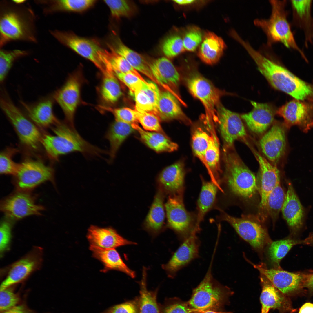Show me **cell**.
Instances as JSON below:
<instances>
[{
  "mask_svg": "<svg viewBox=\"0 0 313 313\" xmlns=\"http://www.w3.org/2000/svg\"><path fill=\"white\" fill-rule=\"evenodd\" d=\"M242 46L255 63L259 72L274 88L303 101L313 96V87L301 80L281 65L254 49L248 42Z\"/></svg>",
  "mask_w": 313,
  "mask_h": 313,
  "instance_id": "1",
  "label": "cell"
},
{
  "mask_svg": "<svg viewBox=\"0 0 313 313\" xmlns=\"http://www.w3.org/2000/svg\"><path fill=\"white\" fill-rule=\"evenodd\" d=\"M55 135H42L41 145L48 157L54 160L73 152H79L85 156H100L105 152L84 139L75 130L67 123L59 121L52 127Z\"/></svg>",
  "mask_w": 313,
  "mask_h": 313,
  "instance_id": "2",
  "label": "cell"
},
{
  "mask_svg": "<svg viewBox=\"0 0 313 313\" xmlns=\"http://www.w3.org/2000/svg\"><path fill=\"white\" fill-rule=\"evenodd\" d=\"M9 2L1 5L0 46L14 40L37 41L32 11L27 8Z\"/></svg>",
  "mask_w": 313,
  "mask_h": 313,
  "instance_id": "3",
  "label": "cell"
},
{
  "mask_svg": "<svg viewBox=\"0 0 313 313\" xmlns=\"http://www.w3.org/2000/svg\"><path fill=\"white\" fill-rule=\"evenodd\" d=\"M223 149L224 171L221 186L224 183L234 195L245 199L252 198L258 190L255 175L241 159L234 146Z\"/></svg>",
  "mask_w": 313,
  "mask_h": 313,
  "instance_id": "4",
  "label": "cell"
},
{
  "mask_svg": "<svg viewBox=\"0 0 313 313\" xmlns=\"http://www.w3.org/2000/svg\"><path fill=\"white\" fill-rule=\"evenodd\" d=\"M271 16L268 19H255L254 23L260 28L266 35L267 44L280 42L288 48L297 52L307 60L304 53L297 44L287 20L285 9L286 0H270Z\"/></svg>",
  "mask_w": 313,
  "mask_h": 313,
  "instance_id": "5",
  "label": "cell"
},
{
  "mask_svg": "<svg viewBox=\"0 0 313 313\" xmlns=\"http://www.w3.org/2000/svg\"><path fill=\"white\" fill-rule=\"evenodd\" d=\"M215 252H214L209 267L204 278L193 290L188 302L192 308L202 312L216 311L224 304L228 294L227 289L214 278L212 267Z\"/></svg>",
  "mask_w": 313,
  "mask_h": 313,
  "instance_id": "6",
  "label": "cell"
},
{
  "mask_svg": "<svg viewBox=\"0 0 313 313\" xmlns=\"http://www.w3.org/2000/svg\"><path fill=\"white\" fill-rule=\"evenodd\" d=\"M0 107L13 127L21 143L28 149L35 150L41 145L42 134L39 128L27 118L6 94L0 98Z\"/></svg>",
  "mask_w": 313,
  "mask_h": 313,
  "instance_id": "7",
  "label": "cell"
},
{
  "mask_svg": "<svg viewBox=\"0 0 313 313\" xmlns=\"http://www.w3.org/2000/svg\"><path fill=\"white\" fill-rule=\"evenodd\" d=\"M50 33L61 43L91 61L103 73L106 72L103 54L105 49L97 41L70 32L54 30Z\"/></svg>",
  "mask_w": 313,
  "mask_h": 313,
  "instance_id": "8",
  "label": "cell"
},
{
  "mask_svg": "<svg viewBox=\"0 0 313 313\" xmlns=\"http://www.w3.org/2000/svg\"><path fill=\"white\" fill-rule=\"evenodd\" d=\"M164 206L168 226L182 241L199 232L196 227V214L186 210L183 195H170Z\"/></svg>",
  "mask_w": 313,
  "mask_h": 313,
  "instance_id": "9",
  "label": "cell"
},
{
  "mask_svg": "<svg viewBox=\"0 0 313 313\" xmlns=\"http://www.w3.org/2000/svg\"><path fill=\"white\" fill-rule=\"evenodd\" d=\"M188 72L184 78L186 86L203 105L206 117L214 118L216 117V107L221 103V97L227 93L216 88L197 71L192 70Z\"/></svg>",
  "mask_w": 313,
  "mask_h": 313,
  "instance_id": "10",
  "label": "cell"
},
{
  "mask_svg": "<svg viewBox=\"0 0 313 313\" xmlns=\"http://www.w3.org/2000/svg\"><path fill=\"white\" fill-rule=\"evenodd\" d=\"M259 165L258 190L260 196L257 218L264 221L268 216L267 203L268 196L277 184L280 181V171L277 165H274L251 148Z\"/></svg>",
  "mask_w": 313,
  "mask_h": 313,
  "instance_id": "11",
  "label": "cell"
},
{
  "mask_svg": "<svg viewBox=\"0 0 313 313\" xmlns=\"http://www.w3.org/2000/svg\"><path fill=\"white\" fill-rule=\"evenodd\" d=\"M14 176V184L19 191H29L46 181L54 182L53 169L37 160H27L20 163Z\"/></svg>",
  "mask_w": 313,
  "mask_h": 313,
  "instance_id": "12",
  "label": "cell"
},
{
  "mask_svg": "<svg viewBox=\"0 0 313 313\" xmlns=\"http://www.w3.org/2000/svg\"><path fill=\"white\" fill-rule=\"evenodd\" d=\"M219 219L229 223L237 234L257 250H262L269 241L266 230L259 223L231 216L220 209Z\"/></svg>",
  "mask_w": 313,
  "mask_h": 313,
  "instance_id": "13",
  "label": "cell"
},
{
  "mask_svg": "<svg viewBox=\"0 0 313 313\" xmlns=\"http://www.w3.org/2000/svg\"><path fill=\"white\" fill-rule=\"evenodd\" d=\"M216 112L223 148L233 146L234 142L238 140L250 146L248 134L241 116L226 108L221 103L216 107Z\"/></svg>",
  "mask_w": 313,
  "mask_h": 313,
  "instance_id": "14",
  "label": "cell"
},
{
  "mask_svg": "<svg viewBox=\"0 0 313 313\" xmlns=\"http://www.w3.org/2000/svg\"><path fill=\"white\" fill-rule=\"evenodd\" d=\"M287 130L283 122H275L259 141V145L263 153L274 165H277L285 156L287 147Z\"/></svg>",
  "mask_w": 313,
  "mask_h": 313,
  "instance_id": "15",
  "label": "cell"
},
{
  "mask_svg": "<svg viewBox=\"0 0 313 313\" xmlns=\"http://www.w3.org/2000/svg\"><path fill=\"white\" fill-rule=\"evenodd\" d=\"M302 101H290L279 108L276 113L283 118V123L288 130L296 126L306 133L313 128V106Z\"/></svg>",
  "mask_w": 313,
  "mask_h": 313,
  "instance_id": "16",
  "label": "cell"
},
{
  "mask_svg": "<svg viewBox=\"0 0 313 313\" xmlns=\"http://www.w3.org/2000/svg\"><path fill=\"white\" fill-rule=\"evenodd\" d=\"M1 210L11 219L18 220L32 215H40L44 207L37 204L35 197L28 191L18 190L2 200Z\"/></svg>",
  "mask_w": 313,
  "mask_h": 313,
  "instance_id": "17",
  "label": "cell"
},
{
  "mask_svg": "<svg viewBox=\"0 0 313 313\" xmlns=\"http://www.w3.org/2000/svg\"><path fill=\"white\" fill-rule=\"evenodd\" d=\"M81 85L80 74L75 73L69 77L54 95V99L63 111L67 123L73 128L75 112L80 100Z\"/></svg>",
  "mask_w": 313,
  "mask_h": 313,
  "instance_id": "18",
  "label": "cell"
},
{
  "mask_svg": "<svg viewBox=\"0 0 313 313\" xmlns=\"http://www.w3.org/2000/svg\"><path fill=\"white\" fill-rule=\"evenodd\" d=\"M253 265L283 294H290L305 287L308 273L290 272L281 268L269 269L262 264Z\"/></svg>",
  "mask_w": 313,
  "mask_h": 313,
  "instance_id": "19",
  "label": "cell"
},
{
  "mask_svg": "<svg viewBox=\"0 0 313 313\" xmlns=\"http://www.w3.org/2000/svg\"><path fill=\"white\" fill-rule=\"evenodd\" d=\"M287 190L281 211L290 229V236L295 238L303 227L306 211L292 184L287 181Z\"/></svg>",
  "mask_w": 313,
  "mask_h": 313,
  "instance_id": "20",
  "label": "cell"
},
{
  "mask_svg": "<svg viewBox=\"0 0 313 313\" xmlns=\"http://www.w3.org/2000/svg\"><path fill=\"white\" fill-rule=\"evenodd\" d=\"M194 233L182 241L168 262L162 267L168 276L174 277L177 273L199 256L200 241Z\"/></svg>",
  "mask_w": 313,
  "mask_h": 313,
  "instance_id": "21",
  "label": "cell"
},
{
  "mask_svg": "<svg viewBox=\"0 0 313 313\" xmlns=\"http://www.w3.org/2000/svg\"><path fill=\"white\" fill-rule=\"evenodd\" d=\"M42 258L41 249L36 248L14 263L6 277L1 283L0 290L19 283L27 278L39 268L42 262Z\"/></svg>",
  "mask_w": 313,
  "mask_h": 313,
  "instance_id": "22",
  "label": "cell"
},
{
  "mask_svg": "<svg viewBox=\"0 0 313 313\" xmlns=\"http://www.w3.org/2000/svg\"><path fill=\"white\" fill-rule=\"evenodd\" d=\"M106 43L111 50L124 58L137 71L141 72L157 83L154 76L149 63L142 56L126 46L116 34L112 32L108 36Z\"/></svg>",
  "mask_w": 313,
  "mask_h": 313,
  "instance_id": "23",
  "label": "cell"
},
{
  "mask_svg": "<svg viewBox=\"0 0 313 313\" xmlns=\"http://www.w3.org/2000/svg\"><path fill=\"white\" fill-rule=\"evenodd\" d=\"M253 106L248 113L241 115L250 130L258 135L264 134L273 123L275 112L271 105L251 101Z\"/></svg>",
  "mask_w": 313,
  "mask_h": 313,
  "instance_id": "24",
  "label": "cell"
},
{
  "mask_svg": "<svg viewBox=\"0 0 313 313\" xmlns=\"http://www.w3.org/2000/svg\"><path fill=\"white\" fill-rule=\"evenodd\" d=\"M149 64L154 76L160 85L180 99L175 91L178 88L180 76L171 61L165 57H162L149 63Z\"/></svg>",
  "mask_w": 313,
  "mask_h": 313,
  "instance_id": "25",
  "label": "cell"
},
{
  "mask_svg": "<svg viewBox=\"0 0 313 313\" xmlns=\"http://www.w3.org/2000/svg\"><path fill=\"white\" fill-rule=\"evenodd\" d=\"M312 0H291L293 21L303 32L306 47L313 44V17Z\"/></svg>",
  "mask_w": 313,
  "mask_h": 313,
  "instance_id": "26",
  "label": "cell"
},
{
  "mask_svg": "<svg viewBox=\"0 0 313 313\" xmlns=\"http://www.w3.org/2000/svg\"><path fill=\"white\" fill-rule=\"evenodd\" d=\"M30 120L37 126L43 128L52 126L60 121L53 111V101L46 98L33 104L21 101Z\"/></svg>",
  "mask_w": 313,
  "mask_h": 313,
  "instance_id": "27",
  "label": "cell"
},
{
  "mask_svg": "<svg viewBox=\"0 0 313 313\" xmlns=\"http://www.w3.org/2000/svg\"><path fill=\"white\" fill-rule=\"evenodd\" d=\"M87 237L90 245L104 248H115L136 244L124 238L114 229L109 227L102 228L91 225L88 229Z\"/></svg>",
  "mask_w": 313,
  "mask_h": 313,
  "instance_id": "28",
  "label": "cell"
},
{
  "mask_svg": "<svg viewBox=\"0 0 313 313\" xmlns=\"http://www.w3.org/2000/svg\"><path fill=\"white\" fill-rule=\"evenodd\" d=\"M178 99L168 91L161 92L155 114L161 121L177 120L190 125L191 121L183 112Z\"/></svg>",
  "mask_w": 313,
  "mask_h": 313,
  "instance_id": "29",
  "label": "cell"
},
{
  "mask_svg": "<svg viewBox=\"0 0 313 313\" xmlns=\"http://www.w3.org/2000/svg\"><path fill=\"white\" fill-rule=\"evenodd\" d=\"M185 174L183 162L178 161L165 168L160 173L158 180L171 195H183Z\"/></svg>",
  "mask_w": 313,
  "mask_h": 313,
  "instance_id": "30",
  "label": "cell"
},
{
  "mask_svg": "<svg viewBox=\"0 0 313 313\" xmlns=\"http://www.w3.org/2000/svg\"><path fill=\"white\" fill-rule=\"evenodd\" d=\"M260 274L262 286L260 296L261 305V313H268L272 309L281 311L288 309L286 299L283 294L264 275L261 273Z\"/></svg>",
  "mask_w": 313,
  "mask_h": 313,
  "instance_id": "31",
  "label": "cell"
},
{
  "mask_svg": "<svg viewBox=\"0 0 313 313\" xmlns=\"http://www.w3.org/2000/svg\"><path fill=\"white\" fill-rule=\"evenodd\" d=\"M226 47L221 37L213 32H207L203 37L198 55L203 62L212 65L219 61Z\"/></svg>",
  "mask_w": 313,
  "mask_h": 313,
  "instance_id": "32",
  "label": "cell"
},
{
  "mask_svg": "<svg viewBox=\"0 0 313 313\" xmlns=\"http://www.w3.org/2000/svg\"><path fill=\"white\" fill-rule=\"evenodd\" d=\"M89 249L93 256L103 265V272L116 270L124 272L132 278L135 277L134 271L125 264L115 248H104L90 245Z\"/></svg>",
  "mask_w": 313,
  "mask_h": 313,
  "instance_id": "33",
  "label": "cell"
},
{
  "mask_svg": "<svg viewBox=\"0 0 313 313\" xmlns=\"http://www.w3.org/2000/svg\"><path fill=\"white\" fill-rule=\"evenodd\" d=\"M210 133L205 159L206 167L211 178V181L219 186L221 181V172L220 165V152L218 138L214 130V124L208 125Z\"/></svg>",
  "mask_w": 313,
  "mask_h": 313,
  "instance_id": "34",
  "label": "cell"
},
{
  "mask_svg": "<svg viewBox=\"0 0 313 313\" xmlns=\"http://www.w3.org/2000/svg\"><path fill=\"white\" fill-rule=\"evenodd\" d=\"M148 82L144 83L141 89L134 94L135 110L155 114L161 92L155 83Z\"/></svg>",
  "mask_w": 313,
  "mask_h": 313,
  "instance_id": "35",
  "label": "cell"
},
{
  "mask_svg": "<svg viewBox=\"0 0 313 313\" xmlns=\"http://www.w3.org/2000/svg\"><path fill=\"white\" fill-rule=\"evenodd\" d=\"M132 126L138 132L142 141L149 147L157 152H172L178 148V145L172 141L166 135L157 132L146 130L137 123L132 124Z\"/></svg>",
  "mask_w": 313,
  "mask_h": 313,
  "instance_id": "36",
  "label": "cell"
},
{
  "mask_svg": "<svg viewBox=\"0 0 313 313\" xmlns=\"http://www.w3.org/2000/svg\"><path fill=\"white\" fill-rule=\"evenodd\" d=\"M202 185L197 203L196 226L200 229V224L206 214L213 207L219 188L212 181L201 178Z\"/></svg>",
  "mask_w": 313,
  "mask_h": 313,
  "instance_id": "37",
  "label": "cell"
},
{
  "mask_svg": "<svg viewBox=\"0 0 313 313\" xmlns=\"http://www.w3.org/2000/svg\"><path fill=\"white\" fill-rule=\"evenodd\" d=\"M95 0H58L39 1L44 5V12L47 14L57 12H81L92 7L96 3Z\"/></svg>",
  "mask_w": 313,
  "mask_h": 313,
  "instance_id": "38",
  "label": "cell"
},
{
  "mask_svg": "<svg viewBox=\"0 0 313 313\" xmlns=\"http://www.w3.org/2000/svg\"><path fill=\"white\" fill-rule=\"evenodd\" d=\"M135 130L132 125L115 121L110 125L105 135L110 144V160H113L120 147L127 137Z\"/></svg>",
  "mask_w": 313,
  "mask_h": 313,
  "instance_id": "39",
  "label": "cell"
},
{
  "mask_svg": "<svg viewBox=\"0 0 313 313\" xmlns=\"http://www.w3.org/2000/svg\"><path fill=\"white\" fill-rule=\"evenodd\" d=\"M165 206L163 193L159 190L156 194L145 221L146 228L154 233L162 228L165 219Z\"/></svg>",
  "mask_w": 313,
  "mask_h": 313,
  "instance_id": "40",
  "label": "cell"
},
{
  "mask_svg": "<svg viewBox=\"0 0 313 313\" xmlns=\"http://www.w3.org/2000/svg\"><path fill=\"white\" fill-rule=\"evenodd\" d=\"M103 77L101 90L103 100L108 104L117 102L122 93L119 82L114 72H106Z\"/></svg>",
  "mask_w": 313,
  "mask_h": 313,
  "instance_id": "41",
  "label": "cell"
},
{
  "mask_svg": "<svg viewBox=\"0 0 313 313\" xmlns=\"http://www.w3.org/2000/svg\"><path fill=\"white\" fill-rule=\"evenodd\" d=\"M302 244L301 240L290 236L271 243L268 250L269 258L271 263L277 268H280L279 263L291 249L298 244Z\"/></svg>",
  "mask_w": 313,
  "mask_h": 313,
  "instance_id": "42",
  "label": "cell"
},
{
  "mask_svg": "<svg viewBox=\"0 0 313 313\" xmlns=\"http://www.w3.org/2000/svg\"><path fill=\"white\" fill-rule=\"evenodd\" d=\"M146 271L143 269L141 282L139 313H160L156 302V292L148 291L146 287Z\"/></svg>",
  "mask_w": 313,
  "mask_h": 313,
  "instance_id": "43",
  "label": "cell"
},
{
  "mask_svg": "<svg viewBox=\"0 0 313 313\" xmlns=\"http://www.w3.org/2000/svg\"><path fill=\"white\" fill-rule=\"evenodd\" d=\"M285 195L286 193L280 181L277 184L268 196L267 203V214L273 223L276 222L278 218Z\"/></svg>",
  "mask_w": 313,
  "mask_h": 313,
  "instance_id": "44",
  "label": "cell"
},
{
  "mask_svg": "<svg viewBox=\"0 0 313 313\" xmlns=\"http://www.w3.org/2000/svg\"><path fill=\"white\" fill-rule=\"evenodd\" d=\"M106 58L114 72L131 73L140 78L144 82L148 83L139 73L123 57L114 51L105 50Z\"/></svg>",
  "mask_w": 313,
  "mask_h": 313,
  "instance_id": "45",
  "label": "cell"
},
{
  "mask_svg": "<svg viewBox=\"0 0 313 313\" xmlns=\"http://www.w3.org/2000/svg\"><path fill=\"white\" fill-rule=\"evenodd\" d=\"M209 134L201 127L196 128L192 137V147L195 155L206 167L205 159L206 151L209 139Z\"/></svg>",
  "mask_w": 313,
  "mask_h": 313,
  "instance_id": "46",
  "label": "cell"
},
{
  "mask_svg": "<svg viewBox=\"0 0 313 313\" xmlns=\"http://www.w3.org/2000/svg\"><path fill=\"white\" fill-rule=\"evenodd\" d=\"M16 148L9 147L2 151L0 154V172L1 174L14 176L17 173L20 163L14 162L13 156L17 152Z\"/></svg>",
  "mask_w": 313,
  "mask_h": 313,
  "instance_id": "47",
  "label": "cell"
},
{
  "mask_svg": "<svg viewBox=\"0 0 313 313\" xmlns=\"http://www.w3.org/2000/svg\"><path fill=\"white\" fill-rule=\"evenodd\" d=\"M25 50H15L7 51L1 50L0 52V81L2 83L14 61L17 59L27 55Z\"/></svg>",
  "mask_w": 313,
  "mask_h": 313,
  "instance_id": "48",
  "label": "cell"
},
{
  "mask_svg": "<svg viewBox=\"0 0 313 313\" xmlns=\"http://www.w3.org/2000/svg\"><path fill=\"white\" fill-rule=\"evenodd\" d=\"M103 1L109 8L111 16L115 19L130 17L135 11L134 5L129 1L108 0Z\"/></svg>",
  "mask_w": 313,
  "mask_h": 313,
  "instance_id": "49",
  "label": "cell"
},
{
  "mask_svg": "<svg viewBox=\"0 0 313 313\" xmlns=\"http://www.w3.org/2000/svg\"><path fill=\"white\" fill-rule=\"evenodd\" d=\"M163 53L169 58H173L185 50L183 38L178 34L171 35L166 38L161 46Z\"/></svg>",
  "mask_w": 313,
  "mask_h": 313,
  "instance_id": "50",
  "label": "cell"
},
{
  "mask_svg": "<svg viewBox=\"0 0 313 313\" xmlns=\"http://www.w3.org/2000/svg\"><path fill=\"white\" fill-rule=\"evenodd\" d=\"M136 111L138 122L140 123L145 130L166 135L160 125L161 120L156 114L151 112Z\"/></svg>",
  "mask_w": 313,
  "mask_h": 313,
  "instance_id": "51",
  "label": "cell"
},
{
  "mask_svg": "<svg viewBox=\"0 0 313 313\" xmlns=\"http://www.w3.org/2000/svg\"><path fill=\"white\" fill-rule=\"evenodd\" d=\"M97 107L99 109L111 112L114 115L115 121L131 125L138 122L135 110L128 108H114L100 105Z\"/></svg>",
  "mask_w": 313,
  "mask_h": 313,
  "instance_id": "52",
  "label": "cell"
},
{
  "mask_svg": "<svg viewBox=\"0 0 313 313\" xmlns=\"http://www.w3.org/2000/svg\"><path fill=\"white\" fill-rule=\"evenodd\" d=\"M203 37L202 32L199 28L195 26L188 28L183 37L185 50L194 51L202 42Z\"/></svg>",
  "mask_w": 313,
  "mask_h": 313,
  "instance_id": "53",
  "label": "cell"
},
{
  "mask_svg": "<svg viewBox=\"0 0 313 313\" xmlns=\"http://www.w3.org/2000/svg\"><path fill=\"white\" fill-rule=\"evenodd\" d=\"M0 291L1 312L8 310L16 306L19 299L10 287H9Z\"/></svg>",
  "mask_w": 313,
  "mask_h": 313,
  "instance_id": "54",
  "label": "cell"
},
{
  "mask_svg": "<svg viewBox=\"0 0 313 313\" xmlns=\"http://www.w3.org/2000/svg\"><path fill=\"white\" fill-rule=\"evenodd\" d=\"M114 73L116 77L123 83L134 94L141 89L145 83L139 77L131 73Z\"/></svg>",
  "mask_w": 313,
  "mask_h": 313,
  "instance_id": "55",
  "label": "cell"
},
{
  "mask_svg": "<svg viewBox=\"0 0 313 313\" xmlns=\"http://www.w3.org/2000/svg\"><path fill=\"white\" fill-rule=\"evenodd\" d=\"M11 225L7 221H2L0 227V251L3 253L8 248L11 239Z\"/></svg>",
  "mask_w": 313,
  "mask_h": 313,
  "instance_id": "56",
  "label": "cell"
},
{
  "mask_svg": "<svg viewBox=\"0 0 313 313\" xmlns=\"http://www.w3.org/2000/svg\"><path fill=\"white\" fill-rule=\"evenodd\" d=\"M163 313H201L192 308L188 303L178 302L171 304L164 309Z\"/></svg>",
  "mask_w": 313,
  "mask_h": 313,
  "instance_id": "57",
  "label": "cell"
},
{
  "mask_svg": "<svg viewBox=\"0 0 313 313\" xmlns=\"http://www.w3.org/2000/svg\"><path fill=\"white\" fill-rule=\"evenodd\" d=\"M134 301H130L118 304L108 309L101 313H138Z\"/></svg>",
  "mask_w": 313,
  "mask_h": 313,
  "instance_id": "58",
  "label": "cell"
},
{
  "mask_svg": "<svg viewBox=\"0 0 313 313\" xmlns=\"http://www.w3.org/2000/svg\"><path fill=\"white\" fill-rule=\"evenodd\" d=\"M1 313H29L23 305H16L13 308Z\"/></svg>",
  "mask_w": 313,
  "mask_h": 313,
  "instance_id": "59",
  "label": "cell"
},
{
  "mask_svg": "<svg viewBox=\"0 0 313 313\" xmlns=\"http://www.w3.org/2000/svg\"><path fill=\"white\" fill-rule=\"evenodd\" d=\"M299 313H313V303H305L299 309Z\"/></svg>",
  "mask_w": 313,
  "mask_h": 313,
  "instance_id": "60",
  "label": "cell"
},
{
  "mask_svg": "<svg viewBox=\"0 0 313 313\" xmlns=\"http://www.w3.org/2000/svg\"><path fill=\"white\" fill-rule=\"evenodd\" d=\"M305 287L313 291V273H308L306 279Z\"/></svg>",
  "mask_w": 313,
  "mask_h": 313,
  "instance_id": "61",
  "label": "cell"
},
{
  "mask_svg": "<svg viewBox=\"0 0 313 313\" xmlns=\"http://www.w3.org/2000/svg\"><path fill=\"white\" fill-rule=\"evenodd\" d=\"M173 2L176 4L183 6H189L192 5L196 3L197 1L190 0H173Z\"/></svg>",
  "mask_w": 313,
  "mask_h": 313,
  "instance_id": "62",
  "label": "cell"
},
{
  "mask_svg": "<svg viewBox=\"0 0 313 313\" xmlns=\"http://www.w3.org/2000/svg\"><path fill=\"white\" fill-rule=\"evenodd\" d=\"M302 244L313 246V232L310 233L307 237L302 240Z\"/></svg>",
  "mask_w": 313,
  "mask_h": 313,
  "instance_id": "63",
  "label": "cell"
},
{
  "mask_svg": "<svg viewBox=\"0 0 313 313\" xmlns=\"http://www.w3.org/2000/svg\"><path fill=\"white\" fill-rule=\"evenodd\" d=\"M201 313H232L230 312H219L216 311L209 310L202 312Z\"/></svg>",
  "mask_w": 313,
  "mask_h": 313,
  "instance_id": "64",
  "label": "cell"
}]
</instances>
